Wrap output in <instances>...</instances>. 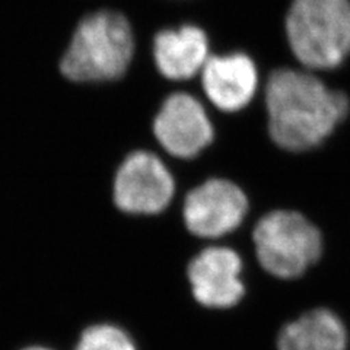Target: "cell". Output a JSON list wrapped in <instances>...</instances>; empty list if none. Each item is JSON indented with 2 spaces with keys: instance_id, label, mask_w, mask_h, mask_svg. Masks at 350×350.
<instances>
[{
  "instance_id": "cell-1",
  "label": "cell",
  "mask_w": 350,
  "mask_h": 350,
  "mask_svg": "<svg viewBox=\"0 0 350 350\" xmlns=\"http://www.w3.org/2000/svg\"><path fill=\"white\" fill-rule=\"evenodd\" d=\"M266 108L271 140L284 150L305 152L343 122L349 100L310 72L278 69L266 83Z\"/></svg>"
},
{
  "instance_id": "cell-2",
  "label": "cell",
  "mask_w": 350,
  "mask_h": 350,
  "mask_svg": "<svg viewBox=\"0 0 350 350\" xmlns=\"http://www.w3.org/2000/svg\"><path fill=\"white\" fill-rule=\"evenodd\" d=\"M133 53L135 38L127 18L114 10H98L76 27L60 72L78 83L117 81L126 75Z\"/></svg>"
},
{
  "instance_id": "cell-3",
  "label": "cell",
  "mask_w": 350,
  "mask_h": 350,
  "mask_svg": "<svg viewBox=\"0 0 350 350\" xmlns=\"http://www.w3.org/2000/svg\"><path fill=\"white\" fill-rule=\"evenodd\" d=\"M284 27L293 56L311 70L334 69L350 54V0H293Z\"/></svg>"
},
{
  "instance_id": "cell-4",
  "label": "cell",
  "mask_w": 350,
  "mask_h": 350,
  "mask_svg": "<svg viewBox=\"0 0 350 350\" xmlns=\"http://www.w3.org/2000/svg\"><path fill=\"white\" fill-rule=\"evenodd\" d=\"M253 241L260 266L279 279L302 276L323 253L319 228L295 211H273L262 216Z\"/></svg>"
},
{
  "instance_id": "cell-5",
  "label": "cell",
  "mask_w": 350,
  "mask_h": 350,
  "mask_svg": "<svg viewBox=\"0 0 350 350\" xmlns=\"http://www.w3.org/2000/svg\"><path fill=\"white\" fill-rule=\"evenodd\" d=\"M175 191L172 174L157 155L131 152L118 167L113 184V202L129 215H157L165 211Z\"/></svg>"
},
{
  "instance_id": "cell-6",
  "label": "cell",
  "mask_w": 350,
  "mask_h": 350,
  "mask_svg": "<svg viewBox=\"0 0 350 350\" xmlns=\"http://www.w3.org/2000/svg\"><path fill=\"white\" fill-rule=\"evenodd\" d=\"M247 212L248 199L235 183L212 178L187 194L183 217L190 234L213 239L234 232L243 224Z\"/></svg>"
},
{
  "instance_id": "cell-7",
  "label": "cell",
  "mask_w": 350,
  "mask_h": 350,
  "mask_svg": "<svg viewBox=\"0 0 350 350\" xmlns=\"http://www.w3.org/2000/svg\"><path fill=\"white\" fill-rule=\"evenodd\" d=\"M153 135L170 155L191 159L212 144L213 127L199 100L190 94L175 92L155 116Z\"/></svg>"
},
{
  "instance_id": "cell-8",
  "label": "cell",
  "mask_w": 350,
  "mask_h": 350,
  "mask_svg": "<svg viewBox=\"0 0 350 350\" xmlns=\"http://www.w3.org/2000/svg\"><path fill=\"white\" fill-rule=\"evenodd\" d=\"M241 271L243 260L232 248H204L190 261L187 269L194 299L206 308H232L245 295Z\"/></svg>"
},
{
  "instance_id": "cell-9",
  "label": "cell",
  "mask_w": 350,
  "mask_h": 350,
  "mask_svg": "<svg viewBox=\"0 0 350 350\" xmlns=\"http://www.w3.org/2000/svg\"><path fill=\"white\" fill-rule=\"evenodd\" d=\"M202 86L216 108L226 113L239 111L257 92L256 63L244 53L209 56L202 69Z\"/></svg>"
},
{
  "instance_id": "cell-10",
  "label": "cell",
  "mask_w": 350,
  "mask_h": 350,
  "mask_svg": "<svg viewBox=\"0 0 350 350\" xmlns=\"http://www.w3.org/2000/svg\"><path fill=\"white\" fill-rule=\"evenodd\" d=\"M209 40L196 25L163 29L153 38V59L158 72L170 81H187L202 72L209 59Z\"/></svg>"
},
{
  "instance_id": "cell-11",
  "label": "cell",
  "mask_w": 350,
  "mask_h": 350,
  "mask_svg": "<svg viewBox=\"0 0 350 350\" xmlns=\"http://www.w3.org/2000/svg\"><path fill=\"white\" fill-rule=\"evenodd\" d=\"M349 334L336 312L317 308L284 325L278 336V350H346Z\"/></svg>"
},
{
  "instance_id": "cell-12",
  "label": "cell",
  "mask_w": 350,
  "mask_h": 350,
  "mask_svg": "<svg viewBox=\"0 0 350 350\" xmlns=\"http://www.w3.org/2000/svg\"><path fill=\"white\" fill-rule=\"evenodd\" d=\"M75 350H136L130 336L111 324H95L81 334Z\"/></svg>"
},
{
  "instance_id": "cell-13",
  "label": "cell",
  "mask_w": 350,
  "mask_h": 350,
  "mask_svg": "<svg viewBox=\"0 0 350 350\" xmlns=\"http://www.w3.org/2000/svg\"><path fill=\"white\" fill-rule=\"evenodd\" d=\"M21 350H53V349H49V347H44V346H28V347H24Z\"/></svg>"
}]
</instances>
